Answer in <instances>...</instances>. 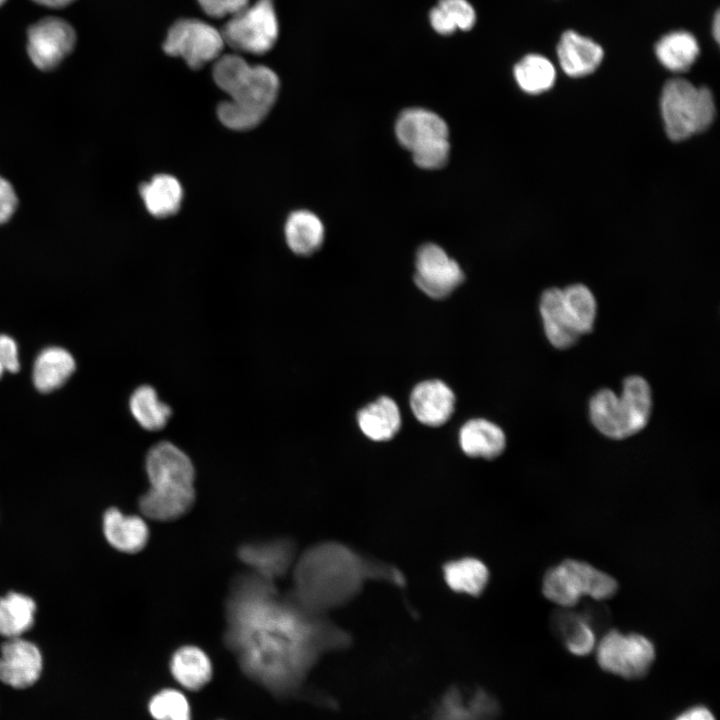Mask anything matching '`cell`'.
<instances>
[{"label": "cell", "mask_w": 720, "mask_h": 720, "mask_svg": "<svg viewBox=\"0 0 720 720\" xmlns=\"http://www.w3.org/2000/svg\"><path fill=\"white\" fill-rule=\"evenodd\" d=\"M225 643L242 671L279 697L294 696L330 651L348 646L346 633L281 596L274 582L253 573L232 585L226 604Z\"/></svg>", "instance_id": "1"}, {"label": "cell", "mask_w": 720, "mask_h": 720, "mask_svg": "<svg viewBox=\"0 0 720 720\" xmlns=\"http://www.w3.org/2000/svg\"><path fill=\"white\" fill-rule=\"evenodd\" d=\"M361 559L345 547L322 543L306 550L293 565L290 595L314 614L349 600L367 576Z\"/></svg>", "instance_id": "2"}, {"label": "cell", "mask_w": 720, "mask_h": 720, "mask_svg": "<svg viewBox=\"0 0 720 720\" xmlns=\"http://www.w3.org/2000/svg\"><path fill=\"white\" fill-rule=\"evenodd\" d=\"M216 85L228 96L217 107L227 128L247 131L268 115L279 93L276 73L264 65H251L236 54L219 56L212 70Z\"/></svg>", "instance_id": "3"}, {"label": "cell", "mask_w": 720, "mask_h": 720, "mask_svg": "<svg viewBox=\"0 0 720 720\" xmlns=\"http://www.w3.org/2000/svg\"><path fill=\"white\" fill-rule=\"evenodd\" d=\"M149 488L139 500L141 513L152 520H176L195 502V468L189 456L169 441L153 445L145 459Z\"/></svg>", "instance_id": "4"}, {"label": "cell", "mask_w": 720, "mask_h": 720, "mask_svg": "<svg viewBox=\"0 0 720 720\" xmlns=\"http://www.w3.org/2000/svg\"><path fill=\"white\" fill-rule=\"evenodd\" d=\"M652 395L641 376H629L620 396L602 389L590 400L589 414L595 428L611 439H625L640 432L648 423Z\"/></svg>", "instance_id": "5"}, {"label": "cell", "mask_w": 720, "mask_h": 720, "mask_svg": "<svg viewBox=\"0 0 720 720\" xmlns=\"http://www.w3.org/2000/svg\"><path fill=\"white\" fill-rule=\"evenodd\" d=\"M547 339L557 349H567L593 329L597 304L593 293L583 284L563 289H546L539 302Z\"/></svg>", "instance_id": "6"}, {"label": "cell", "mask_w": 720, "mask_h": 720, "mask_svg": "<svg viewBox=\"0 0 720 720\" xmlns=\"http://www.w3.org/2000/svg\"><path fill=\"white\" fill-rule=\"evenodd\" d=\"M661 114L668 137L680 141L707 129L715 117V103L707 87L675 78L663 86Z\"/></svg>", "instance_id": "7"}, {"label": "cell", "mask_w": 720, "mask_h": 720, "mask_svg": "<svg viewBox=\"0 0 720 720\" xmlns=\"http://www.w3.org/2000/svg\"><path fill=\"white\" fill-rule=\"evenodd\" d=\"M617 589L618 583L611 575L574 559L550 568L542 582L545 598L563 608L577 605L585 596L597 601L608 600Z\"/></svg>", "instance_id": "8"}, {"label": "cell", "mask_w": 720, "mask_h": 720, "mask_svg": "<svg viewBox=\"0 0 720 720\" xmlns=\"http://www.w3.org/2000/svg\"><path fill=\"white\" fill-rule=\"evenodd\" d=\"M224 43L236 51L264 54L278 38L273 0H257L231 16L220 31Z\"/></svg>", "instance_id": "9"}, {"label": "cell", "mask_w": 720, "mask_h": 720, "mask_svg": "<svg viewBox=\"0 0 720 720\" xmlns=\"http://www.w3.org/2000/svg\"><path fill=\"white\" fill-rule=\"evenodd\" d=\"M598 665L606 672L625 679L645 676L654 663L655 646L639 633L608 631L595 647Z\"/></svg>", "instance_id": "10"}, {"label": "cell", "mask_w": 720, "mask_h": 720, "mask_svg": "<svg viewBox=\"0 0 720 720\" xmlns=\"http://www.w3.org/2000/svg\"><path fill=\"white\" fill-rule=\"evenodd\" d=\"M220 31L198 19H181L175 22L163 43L164 51L181 57L192 69H199L217 59L224 47Z\"/></svg>", "instance_id": "11"}, {"label": "cell", "mask_w": 720, "mask_h": 720, "mask_svg": "<svg viewBox=\"0 0 720 720\" xmlns=\"http://www.w3.org/2000/svg\"><path fill=\"white\" fill-rule=\"evenodd\" d=\"M415 268L417 287L437 300L447 298L464 280L459 264L434 243H426L418 249Z\"/></svg>", "instance_id": "12"}, {"label": "cell", "mask_w": 720, "mask_h": 720, "mask_svg": "<svg viewBox=\"0 0 720 720\" xmlns=\"http://www.w3.org/2000/svg\"><path fill=\"white\" fill-rule=\"evenodd\" d=\"M27 52L40 70L56 68L74 49L76 33L65 20L46 17L28 29Z\"/></svg>", "instance_id": "13"}, {"label": "cell", "mask_w": 720, "mask_h": 720, "mask_svg": "<svg viewBox=\"0 0 720 720\" xmlns=\"http://www.w3.org/2000/svg\"><path fill=\"white\" fill-rule=\"evenodd\" d=\"M237 554L251 573L272 582L284 576L296 561L294 543L287 538L250 541L240 545Z\"/></svg>", "instance_id": "14"}, {"label": "cell", "mask_w": 720, "mask_h": 720, "mask_svg": "<svg viewBox=\"0 0 720 720\" xmlns=\"http://www.w3.org/2000/svg\"><path fill=\"white\" fill-rule=\"evenodd\" d=\"M42 671V655L32 642L21 637L10 638L1 646L0 680L13 688L34 684Z\"/></svg>", "instance_id": "15"}, {"label": "cell", "mask_w": 720, "mask_h": 720, "mask_svg": "<svg viewBox=\"0 0 720 720\" xmlns=\"http://www.w3.org/2000/svg\"><path fill=\"white\" fill-rule=\"evenodd\" d=\"M499 713V702L485 689L478 688L465 697L454 686L441 695L430 720H496Z\"/></svg>", "instance_id": "16"}, {"label": "cell", "mask_w": 720, "mask_h": 720, "mask_svg": "<svg viewBox=\"0 0 720 720\" xmlns=\"http://www.w3.org/2000/svg\"><path fill=\"white\" fill-rule=\"evenodd\" d=\"M455 402L451 388L438 379L418 383L410 394V407L415 418L431 427L441 426L451 418Z\"/></svg>", "instance_id": "17"}, {"label": "cell", "mask_w": 720, "mask_h": 720, "mask_svg": "<svg viewBox=\"0 0 720 720\" xmlns=\"http://www.w3.org/2000/svg\"><path fill=\"white\" fill-rule=\"evenodd\" d=\"M395 134L399 143L412 151L430 141L448 138L449 130L438 114L424 108H409L399 115Z\"/></svg>", "instance_id": "18"}, {"label": "cell", "mask_w": 720, "mask_h": 720, "mask_svg": "<svg viewBox=\"0 0 720 720\" xmlns=\"http://www.w3.org/2000/svg\"><path fill=\"white\" fill-rule=\"evenodd\" d=\"M562 70L570 77H583L593 73L604 57L602 47L591 38L575 31H565L557 46Z\"/></svg>", "instance_id": "19"}, {"label": "cell", "mask_w": 720, "mask_h": 720, "mask_svg": "<svg viewBox=\"0 0 720 720\" xmlns=\"http://www.w3.org/2000/svg\"><path fill=\"white\" fill-rule=\"evenodd\" d=\"M103 532L107 542L124 553L141 551L150 535L144 518L126 515L114 507L107 509L103 515Z\"/></svg>", "instance_id": "20"}, {"label": "cell", "mask_w": 720, "mask_h": 720, "mask_svg": "<svg viewBox=\"0 0 720 720\" xmlns=\"http://www.w3.org/2000/svg\"><path fill=\"white\" fill-rule=\"evenodd\" d=\"M459 444L470 457L494 459L502 454L506 446L503 430L483 418L470 419L459 431Z\"/></svg>", "instance_id": "21"}, {"label": "cell", "mask_w": 720, "mask_h": 720, "mask_svg": "<svg viewBox=\"0 0 720 720\" xmlns=\"http://www.w3.org/2000/svg\"><path fill=\"white\" fill-rule=\"evenodd\" d=\"M357 423L369 439L388 441L400 430V410L392 398L381 396L359 410Z\"/></svg>", "instance_id": "22"}, {"label": "cell", "mask_w": 720, "mask_h": 720, "mask_svg": "<svg viewBox=\"0 0 720 720\" xmlns=\"http://www.w3.org/2000/svg\"><path fill=\"white\" fill-rule=\"evenodd\" d=\"M173 678L185 689L196 691L203 688L212 677L209 656L200 647L184 645L174 651L170 659Z\"/></svg>", "instance_id": "23"}, {"label": "cell", "mask_w": 720, "mask_h": 720, "mask_svg": "<svg viewBox=\"0 0 720 720\" xmlns=\"http://www.w3.org/2000/svg\"><path fill=\"white\" fill-rule=\"evenodd\" d=\"M75 367V360L67 350L60 347L46 348L34 362V385L41 392H51L67 381Z\"/></svg>", "instance_id": "24"}, {"label": "cell", "mask_w": 720, "mask_h": 720, "mask_svg": "<svg viewBox=\"0 0 720 720\" xmlns=\"http://www.w3.org/2000/svg\"><path fill=\"white\" fill-rule=\"evenodd\" d=\"M140 195L152 216L165 218L176 214L180 209L183 189L174 176L159 174L141 185Z\"/></svg>", "instance_id": "25"}, {"label": "cell", "mask_w": 720, "mask_h": 720, "mask_svg": "<svg viewBox=\"0 0 720 720\" xmlns=\"http://www.w3.org/2000/svg\"><path fill=\"white\" fill-rule=\"evenodd\" d=\"M288 247L297 255L308 256L316 252L324 240V227L317 215L308 210H297L289 215L285 224Z\"/></svg>", "instance_id": "26"}, {"label": "cell", "mask_w": 720, "mask_h": 720, "mask_svg": "<svg viewBox=\"0 0 720 720\" xmlns=\"http://www.w3.org/2000/svg\"><path fill=\"white\" fill-rule=\"evenodd\" d=\"M697 39L687 31H673L664 35L655 46L659 62L673 72H684L699 55Z\"/></svg>", "instance_id": "27"}, {"label": "cell", "mask_w": 720, "mask_h": 720, "mask_svg": "<svg viewBox=\"0 0 720 720\" xmlns=\"http://www.w3.org/2000/svg\"><path fill=\"white\" fill-rule=\"evenodd\" d=\"M36 603L28 595L10 591L0 597V635L21 637L34 624Z\"/></svg>", "instance_id": "28"}, {"label": "cell", "mask_w": 720, "mask_h": 720, "mask_svg": "<svg viewBox=\"0 0 720 720\" xmlns=\"http://www.w3.org/2000/svg\"><path fill=\"white\" fill-rule=\"evenodd\" d=\"M130 411L138 424L148 431H158L166 426L172 415L169 405L149 385L139 386L129 400Z\"/></svg>", "instance_id": "29"}, {"label": "cell", "mask_w": 720, "mask_h": 720, "mask_svg": "<svg viewBox=\"0 0 720 720\" xmlns=\"http://www.w3.org/2000/svg\"><path fill=\"white\" fill-rule=\"evenodd\" d=\"M444 578L452 590L478 596L488 583L489 571L478 559L462 558L445 565Z\"/></svg>", "instance_id": "30"}, {"label": "cell", "mask_w": 720, "mask_h": 720, "mask_svg": "<svg viewBox=\"0 0 720 720\" xmlns=\"http://www.w3.org/2000/svg\"><path fill=\"white\" fill-rule=\"evenodd\" d=\"M514 77L524 92L540 94L554 85L556 70L545 56L528 54L515 65Z\"/></svg>", "instance_id": "31"}, {"label": "cell", "mask_w": 720, "mask_h": 720, "mask_svg": "<svg viewBox=\"0 0 720 720\" xmlns=\"http://www.w3.org/2000/svg\"><path fill=\"white\" fill-rule=\"evenodd\" d=\"M154 720H191V708L185 695L172 688L155 693L148 703Z\"/></svg>", "instance_id": "32"}, {"label": "cell", "mask_w": 720, "mask_h": 720, "mask_svg": "<svg viewBox=\"0 0 720 720\" xmlns=\"http://www.w3.org/2000/svg\"><path fill=\"white\" fill-rule=\"evenodd\" d=\"M562 634L566 648L573 655L586 656L595 650L596 634L585 619H575L565 626Z\"/></svg>", "instance_id": "33"}, {"label": "cell", "mask_w": 720, "mask_h": 720, "mask_svg": "<svg viewBox=\"0 0 720 720\" xmlns=\"http://www.w3.org/2000/svg\"><path fill=\"white\" fill-rule=\"evenodd\" d=\"M450 144L448 138L436 139L423 144L411 151L414 163L423 169L443 167L449 158Z\"/></svg>", "instance_id": "34"}, {"label": "cell", "mask_w": 720, "mask_h": 720, "mask_svg": "<svg viewBox=\"0 0 720 720\" xmlns=\"http://www.w3.org/2000/svg\"><path fill=\"white\" fill-rule=\"evenodd\" d=\"M438 6L446 13L456 29L468 31L474 26L476 13L467 0H439Z\"/></svg>", "instance_id": "35"}, {"label": "cell", "mask_w": 720, "mask_h": 720, "mask_svg": "<svg viewBox=\"0 0 720 720\" xmlns=\"http://www.w3.org/2000/svg\"><path fill=\"white\" fill-rule=\"evenodd\" d=\"M202 10L214 18L232 16L246 5L249 0H197Z\"/></svg>", "instance_id": "36"}, {"label": "cell", "mask_w": 720, "mask_h": 720, "mask_svg": "<svg viewBox=\"0 0 720 720\" xmlns=\"http://www.w3.org/2000/svg\"><path fill=\"white\" fill-rule=\"evenodd\" d=\"M18 198L11 183L0 176V224L6 223L14 215Z\"/></svg>", "instance_id": "37"}, {"label": "cell", "mask_w": 720, "mask_h": 720, "mask_svg": "<svg viewBox=\"0 0 720 720\" xmlns=\"http://www.w3.org/2000/svg\"><path fill=\"white\" fill-rule=\"evenodd\" d=\"M0 361L6 371L15 373L20 368L17 344L4 334H0Z\"/></svg>", "instance_id": "38"}, {"label": "cell", "mask_w": 720, "mask_h": 720, "mask_svg": "<svg viewBox=\"0 0 720 720\" xmlns=\"http://www.w3.org/2000/svg\"><path fill=\"white\" fill-rule=\"evenodd\" d=\"M429 18L431 26L439 34L449 35L456 30L454 24L438 5L431 9Z\"/></svg>", "instance_id": "39"}, {"label": "cell", "mask_w": 720, "mask_h": 720, "mask_svg": "<svg viewBox=\"0 0 720 720\" xmlns=\"http://www.w3.org/2000/svg\"><path fill=\"white\" fill-rule=\"evenodd\" d=\"M674 720H716V718L707 707L697 705L684 710Z\"/></svg>", "instance_id": "40"}, {"label": "cell", "mask_w": 720, "mask_h": 720, "mask_svg": "<svg viewBox=\"0 0 720 720\" xmlns=\"http://www.w3.org/2000/svg\"><path fill=\"white\" fill-rule=\"evenodd\" d=\"M40 5L51 7V8H61L64 7L74 0H32Z\"/></svg>", "instance_id": "41"}, {"label": "cell", "mask_w": 720, "mask_h": 720, "mask_svg": "<svg viewBox=\"0 0 720 720\" xmlns=\"http://www.w3.org/2000/svg\"><path fill=\"white\" fill-rule=\"evenodd\" d=\"M713 35L717 42H719L720 39V14L717 11L713 20Z\"/></svg>", "instance_id": "42"}, {"label": "cell", "mask_w": 720, "mask_h": 720, "mask_svg": "<svg viewBox=\"0 0 720 720\" xmlns=\"http://www.w3.org/2000/svg\"><path fill=\"white\" fill-rule=\"evenodd\" d=\"M4 371H5V369H4V367H3V365H2V363H1V361H0V378H1V376L3 375Z\"/></svg>", "instance_id": "43"}, {"label": "cell", "mask_w": 720, "mask_h": 720, "mask_svg": "<svg viewBox=\"0 0 720 720\" xmlns=\"http://www.w3.org/2000/svg\"><path fill=\"white\" fill-rule=\"evenodd\" d=\"M6 0H0V6L5 2Z\"/></svg>", "instance_id": "44"}]
</instances>
